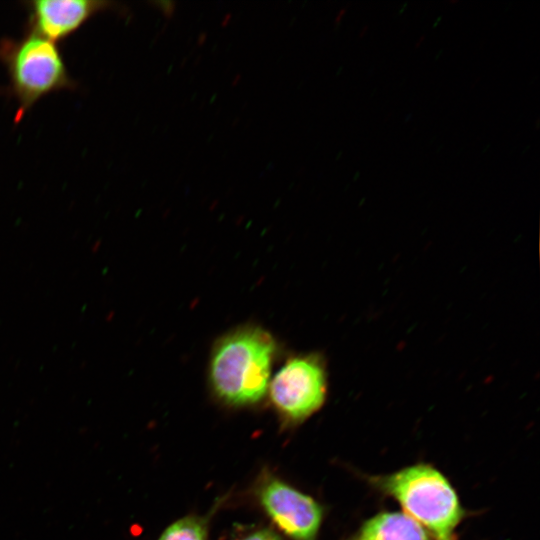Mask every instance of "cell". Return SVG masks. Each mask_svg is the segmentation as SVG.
Listing matches in <instances>:
<instances>
[{"instance_id": "7a4b0ae2", "label": "cell", "mask_w": 540, "mask_h": 540, "mask_svg": "<svg viewBox=\"0 0 540 540\" xmlns=\"http://www.w3.org/2000/svg\"><path fill=\"white\" fill-rule=\"evenodd\" d=\"M376 482L432 540H455L463 510L455 490L438 470L418 464Z\"/></svg>"}, {"instance_id": "52a82bcc", "label": "cell", "mask_w": 540, "mask_h": 540, "mask_svg": "<svg viewBox=\"0 0 540 540\" xmlns=\"http://www.w3.org/2000/svg\"><path fill=\"white\" fill-rule=\"evenodd\" d=\"M348 540H432L428 533L404 512L380 513L366 521Z\"/></svg>"}, {"instance_id": "277c9868", "label": "cell", "mask_w": 540, "mask_h": 540, "mask_svg": "<svg viewBox=\"0 0 540 540\" xmlns=\"http://www.w3.org/2000/svg\"><path fill=\"white\" fill-rule=\"evenodd\" d=\"M328 373L324 356L318 352L289 357L271 377L269 399L276 412L287 422H301L325 403Z\"/></svg>"}, {"instance_id": "3957f363", "label": "cell", "mask_w": 540, "mask_h": 540, "mask_svg": "<svg viewBox=\"0 0 540 540\" xmlns=\"http://www.w3.org/2000/svg\"><path fill=\"white\" fill-rule=\"evenodd\" d=\"M0 57L7 66L12 92L19 105L17 119L41 97L71 84L55 43L35 33L17 42L4 41Z\"/></svg>"}, {"instance_id": "6da1fadb", "label": "cell", "mask_w": 540, "mask_h": 540, "mask_svg": "<svg viewBox=\"0 0 540 540\" xmlns=\"http://www.w3.org/2000/svg\"><path fill=\"white\" fill-rule=\"evenodd\" d=\"M277 347L268 330L251 323L221 335L208 363V383L214 396L231 407L259 403L268 391Z\"/></svg>"}, {"instance_id": "30bf717a", "label": "cell", "mask_w": 540, "mask_h": 540, "mask_svg": "<svg viewBox=\"0 0 540 540\" xmlns=\"http://www.w3.org/2000/svg\"><path fill=\"white\" fill-rule=\"evenodd\" d=\"M344 12H345V9H343V10L338 14V17H337V19H336V22H339V20H341L342 15H343Z\"/></svg>"}, {"instance_id": "8992f818", "label": "cell", "mask_w": 540, "mask_h": 540, "mask_svg": "<svg viewBox=\"0 0 540 540\" xmlns=\"http://www.w3.org/2000/svg\"><path fill=\"white\" fill-rule=\"evenodd\" d=\"M109 2L95 0H38L30 3L33 33L52 42L76 31Z\"/></svg>"}, {"instance_id": "ba28073f", "label": "cell", "mask_w": 540, "mask_h": 540, "mask_svg": "<svg viewBox=\"0 0 540 540\" xmlns=\"http://www.w3.org/2000/svg\"><path fill=\"white\" fill-rule=\"evenodd\" d=\"M204 521L195 516L181 518L168 526L158 540H206Z\"/></svg>"}, {"instance_id": "5b68a950", "label": "cell", "mask_w": 540, "mask_h": 540, "mask_svg": "<svg viewBox=\"0 0 540 540\" xmlns=\"http://www.w3.org/2000/svg\"><path fill=\"white\" fill-rule=\"evenodd\" d=\"M259 502L272 522L294 540H314L322 521L320 505L287 483L267 477L257 488Z\"/></svg>"}, {"instance_id": "9c48e42d", "label": "cell", "mask_w": 540, "mask_h": 540, "mask_svg": "<svg viewBox=\"0 0 540 540\" xmlns=\"http://www.w3.org/2000/svg\"><path fill=\"white\" fill-rule=\"evenodd\" d=\"M241 540H281L274 532L267 529L256 530Z\"/></svg>"}]
</instances>
